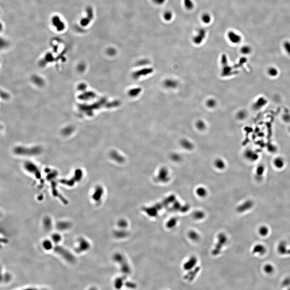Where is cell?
<instances>
[{
	"instance_id": "cell-20",
	"label": "cell",
	"mask_w": 290,
	"mask_h": 290,
	"mask_svg": "<svg viewBox=\"0 0 290 290\" xmlns=\"http://www.w3.org/2000/svg\"><path fill=\"white\" fill-rule=\"evenodd\" d=\"M267 72L269 76L272 78H275L277 77L278 74V70L274 66H271L268 68Z\"/></svg>"
},
{
	"instance_id": "cell-23",
	"label": "cell",
	"mask_w": 290,
	"mask_h": 290,
	"mask_svg": "<svg viewBox=\"0 0 290 290\" xmlns=\"http://www.w3.org/2000/svg\"><path fill=\"white\" fill-rule=\"evenodd\" d=\"M258 233L262 237H266L269 234V228L266 226H262L259 228Z\"/></svg>"
},
{
	"instance_id": "cell-15",
	"label": "cell",
	"mask_w": 290,
	"mask_h": 290,
	"mask_svg": "<svg viewBox=\"0 0 290 290\" xmlns=\"http://www.w3.org/2000/svg\"><path fill=\"white\" fill-rule=\"evenodd\" d=\"M285 160L284 158L280 156L275 158L273 161L274 166L278 169L283 168L285 165Z\"/></svg>"
},
{
	"instance_id": "cell-21",
	"label": "cell",
	"mask_w": 290,
	"mask_h": 290,
	"mask_svg": "<svg viewBox=\"0 0 290 290\" xmlns=\"http://www.w3.org/2000/svg\"><path fill=\"white\" fill-rule=\"evenodd\" d=\"M201 21L205 24H208L210 23L211 21V17L210 15L207 13H203L201 15Z\"/></svg>"
},
{
	"instance_id": "cell-33",
	"label": "cell",
	"mask_w": 290,
	"mask_h": 290,
	"mask_svg": "<svg viewBox=\"0 0 290 290\" xmlns=\"http://www.w3.org/2000/svg\"><path fill=\"white\" fill-rule=\"evenodd\" d=\"M173 17V14L170 11H167L165 12L164 15V19L167 21H170L172 19Z\"/></svg>"
},
{
	"instance_id": "cell-9",
	"label": "cell",
	"mask_w": 290,
	"mask_h": 290,
	"mask_svg": "<svg viewBox=\"0 0 290 290\" xmlns=\"http://www.w3.org/2000/svg\"><path fill=\"white\" fill-rule=\"evenodd\" d=\"M277 251L281 255H290V248L288 247L286 242H280L277 247Z\"/></svg>"
},
{
	"instance_id": "cell-2",
	"label": "cell",
	"mask_w": 290,
	"mask_h": 290,
	"mask_svg": "<svg viewBox=\"0 0 290 290\" xmlns=\"http://www.w3.org/2000/svg\"><path fill=\"white\" fill-rule=\"evenodd\" d=\"M221 63L222 66L221 75L223 77L230 76L236 74L235 72H234L233 70V68L229 65L228 63L227 57L226 54H222L221 57Z\"/></svg>"
},
{
	"instance_id": "cell-40",
	"label": "cell",
	"mask_w": 290,
	"mask_h": 290,
	"mask_svg": "<svg viewBox=\"0 0 290 290\" xmlns=\"http://www.w3.org/2000/svg\"><path fill=\"white\" fill-rule=\"evenodd\" d=\"M283 119H284V121L286 122H289L290 121V116L289 115H286V116H284Z\"/></svg>"
},
{
	"instance_id": "cell-12",
	"label": "cell",
	"mask_w": 290,
	"mask_h": 290,
	"mask_svg": "<svg viewBox=\"0 0 290 290\" xmlns=\"http://www.w3.org/2000/svg\"><path fill=\"white\" fill-rule=\"evenodd\" d=\"M266 252V249L265 246L261 244H256L254 246L252 250V253L255 255L262 256L265 254Z\"/></svg>"
},
{
	"instance_id": "cell-11",
	"label": "cell",
	"mask_w": 290,
	"mask_h": 290,
	"mask_svg": "<svg viewBox=\"0 0 290 290\" xmlns=\"http://www.w3.org/2000/svg\"><path fill=\"white\" fill-rule=\"evenodd\" d=\"M253 205V202L252 201L247 200L238 207L237 210L239 212H243L251 209Z\"/></svg>"
},
{
	"instance_id": "cell-26",
	"label": "cell",
	"mask_w": 290,
	"mask_h": 290,
	"mask_svg": "<svg viewBox=\"0 0 290 290\" xmlns=\"http://www.w3.org/2000/svg\"><path fill=\"white\" fill-rule=\"evenodd\" d=\"M70 224L67 222H62L58 223L57 227L60 230H65L67 229L70 227Z\"/></svg>"
},
{
	"instance_id": "cell-30",
	"label": "cell",
	"mask_w": 290,
	"mask_h": 290,
	"mask_svg": "<svg viewBox=\"0 0 290 290\" xmlns=\"http://www.w3.org/2000/svg\"><path fill=\"white\" fill-rule=\"evenodd\" d=\"M216 101L214 99L210 98L207 100L206 102L207 106L209 108H213L216 105Z\"/></svg>"
},
{
	"instance_id": "cell-38",
	"label": "cell",
	"mask_w": 290,
	"mask_h": 290,
	"mask_svg": "<svg viewBox=\"0 0 290 290\" xmlns=\"http://www.w3.org/2000/svg\"><path fill=\"white\" fill-rule=\"evenodd\" d=\"M193 216L195 219H202L203 217L204 213L202 212H201V211H197V212H196L194 213Z\"/></svg>"
},
{
	"instance_id": "cell-16",
	"label": "cell",
	"mask_w": 290,
	"mask_h": 290,
	"mask_svg": "<svg viewBox=\"0 0 290 290\" xmlns=\"http://www.w3.org/2000/svg\"><path fill=\"white\" fill-rule=\"evenodd\" d=\"M197 260L196 258L194 257H191L186 263L185 264L184 268L186 270H189L192 269L194 267L196 264Z\"/></svg>"
},
{
	"instance_id": "cell-25",
	"label": "cell",
	"mask_w": 290,
	"mask_h": 290,
	"mask_svg": "<svg viewBox=\"0 0 290 290\" xmlns=\"http://www.w3.org/2000/svg\"><path fill=\"white\" fill-rule=\"evenodd\" d=\"M183 5L187 10H192L194 7V4L192 0H183Z\"/></svg>"
},
{
	"instance_id": "cell-13",
	"label": "cell",
	"mask_w": 290,
	"mask_h": 290,
	"mask_svg": "<svg viewBox=\"0 0 290 290\" xmlns=\"http://www.w3.org/2000/svg\"><path fill=\"white\" fill-rule=\"evenodd\" d=\"M268 103V100L264 97H261L258 98L254 102L253 104V107L256 110H260L266 106Z\"/></svg>"
},
{
	"instance_id": "cell-29",
	"label": "cell",
	"mask_w": 290,
	"mask_h": 290,
	"mask_svg": "<svg viewBox=\"0 0 290 290\" xmlns=\"http://www.w3.org/2000/svg\"><path fill=\"white\" fill-rule=\"evenodd\" d=\"M251 48L249 46L245 45L242 46L240 49L241 53L244 55H248L251 53Z\"/></svg>"
},
{
	"instance_id": "cell-18",
	"label": "cell",
	"mask_w": 290,
	"mask_h": 290,
	"mask_svg": "<svg viewBox=\"0 0 290 290\" xmlns=\"http://www.w3.org/2000/svg\"><path fill=\"white\" fill-rule=\"evenodd\" d=\"M178 83L175 80L169 79L166 81L165 85L168 88L174 89L178 86Z\"/></svg>"
},
{
	"instance_id": "cell-22",
	"label": "cell",
	"mask_w": 290,
	"mask_h": 290,
	"mask_svg": "<svg viewBox=\"0 0 290 290\" xmlns=\"http://www.w3.org/2000/svg\"><path fill=\"white\" fill-rule=\"evenodd\" d=\"M44 227L47 231H50L52 227V222L49 217L45 218L43 221Z\"/></svg>"
},
{
	"instance_id": "cell-27",
	"label": "cell",
	"mask_w": 290,
	"mask_h": 290,
	"mask_svg": "<svg viewBox=\"0 0 290 290\" xmlns=\"http://www.w3.org/2000/svg\"><path fill=\"white\" fill-rule=\"evenodd\" d=\"M53 242L49 240H46L44 241L42 243V245L44 248L46 250H50L53 248Z\"/></svg>"
},
{
	"instance_id": "cell-19",
	"label": "cell",
	"mask_w": 290,
	"mask_h": 290,
	"mask_svg": "<svg viewBox=\"0 0 290 290\" xmlns=\"http://www.w3.org/2000/svg\"><path fill=\"white\" fill-rule=\"evenodd\" d=\"M265 171V167L262 164L258 166L256 170V176L257 178H261L263 176Z\"/></svg>"
},
{
	"instance_id": "cell-37",
	"label": "cell",
	"mask_w": 290,
	"mask_h": 290,
	"mask_svg": "<svg viewBox=\"0 0 290 290\" xmlns=\"http://www.w3.org/2000/svg\"><path fill=\"white\" fill-rule=\"evenodd\" d=\"M282 286L284 287H288L290 285V277H286L284 279L282 282Z\"/></svg>"
},
{
	"instance_id": "cell-24",
	"label": "cell",
	"mask_w": 290,
	"mask_h": 290,
	"mask_svg": "<svg viewBox=\"0 0 290 290\" xmlns=\"http://www.w3.org/2000/svg\"><path fill=\"white\" fill-rule=\"evenodd\" d=\"M199 270V268H195L194 271H192V272H190L189 273L187 274L186 276H185V279H187V280H192L193 279L195 278V276L197 274V272H198Z\"/></svg>"
},
{
	"instance_id": "cell-36",
	"label": "cell",
	"mask_w": 290,
	"mask_h": 290,
	"mask_svg": "<svg viewBox=\"0 0 290 290\" xmlns=\"http://www.w3.org/2000/svg\"><path fill=\"white\" fill-rule=\"evenodd\" d=\"M189 237L193 240H197L198 239L199 235L195 232L191 231L189 234Z\"/></svg>"
},
{
	"instance_id": "cell-34",
	"label": "cell",
	"mask_w": 290,
	"mask_h": 290,
	"mask_svg": "<svg viewBox=\"0 0 290 290\" xmlns=\"http://www.w3.org/2000/svg\"><path fill=\"white\" fill-rule=\"evenodd\" d=\"M283 47L285 51L288 55L290 56V42L289 41H285L283 44Z\"/></svg>"
},
{
	"instance_id": "cell-3",
	"label": "cell",
	"mask_w": 290,
	"mask_h": 290,
	"mask_svg": "<svg viewBox=\"0 0 290 290\" xmlns=\"http://www.w3.org/2000/svg\"><path fill=\"white\" fill-rule=\"evenodd\" d=\"M54 251L69 262L73 263L75 261V258L73 254L63 247L56 246L54 247Z\"/></svg>"
},
{
	"instance_id": "cell-14",
	"label": "cell",
	"mask_w": 290,
	"mask_h": 290,
	"mask_svg": "<svg viewBox=\"0 0 290 290\" xmlns=\"http://www.w3.org/2000/svg\"><path fill=\"white\" fill-rule=\"evenodd\" d=\"M52 24L56 27L58 31H62L63 30L64 28V23L58 17L55 16L52 18Z\"/></svg>"
},
{
	"instance_id": "cell-1",
	"label": "cell",
	"mask_w": 290,
	"mask_h": 290,
	"mask_svg": "<svg viewBox=\"0 0 290 290\" xmlns=\"http://www.w3.org/2000/svg\"><path fill=\"white\" fill-rule=\"evenodd\" d=\"M16 154L24 156H33L38 155L41 151V149L38 147H27L18 146L14 149Z\"/></svg>"
},
{
	"instance_id": "cell-7",
	"label": "cell",
	"mask_w": 290,
	"mask_h": 290,
	"mask_svg": "<svg viewBox=\"0 0 290 290\" xmlns=\"http://www.w3.org/2000/svg\"><path fill=\"white\" fill-rule=\"evenodd\" d=\"M227 241V237L225 234L221 233L218 236V242L215 245V249L213 250L212 254L217 255L221 252V248L223 247Z\"/></svg>"
},
{
	"instance_id": "cell-31",
	"label": "cell",
	"mask_w": 290,
	"mask_h": 290,
	"mask_svg": "<svg viewBox=\"0 0 290 290\" xmlns=\"http://www.w3.org/2000/svg\"><path fill=\"white\" fill-rule=\"evenodd\" d=\"M52 239L53 243L58 244L60 242L61 240V236L58 233H54L52 235Z\"/></svg>"
},
{
	"instance_id": "cell-8",
	"label": "cell",
	"mask_w": 290,
	"mask_h": 290,
	"mask_svg": "<svg viewBox=\"0 0 290 290\" xmlns=\"http://www.w3.org/2000/svg\"><path fill=\"white\" fill-rule=\"evenodd\" d=\"M227 37L229 41L233 44H239L241 41L242 38L241 35L233 31H228L227 34Z\"/></svg>"
},
{
	"instance_id": "cell-4",
	"label": "cell",
	"mask_w": 290,
	"mask_h": 290,
	"mask_svg": "<svg viewBox=\"0 0 290 290\" xmlns=\"http://www.w3.org/2000/svg\"><path fill=\"white\" fill-rule=\"evenodd\" d=\"M24 167L26 170L32 173L37 178L40 179L41 178V174L39 169L33 163L30 162H27L24 164Z\"/></svg>"
},
{
	"instance_id": "cell-35",
	"label": "cell",
	"mask_w": 290,
	"mask_h": 290,
	"mask_svg": "<svg viewBox=\"0 0 290 290\" xmlns=\"http://www.w3.org/2000/svg\"><path fill=\"white\" fill-rule=\"evenodd\" d=\"M196 125L197 129H198L199 130H203L205 127V125L204 122L201 120L197 121Z\"/></svg>"
},
{
	"instance_id": "cell-5",
	"label": "cell",
	"mask_w": 290,
	"mask_h": 290,
	"mask_svg": "<svg viewBox=\"0 0 290 290\" xmlns=\"http://www.w3.org/2000/svg\"><path fill=\"white\" fill-rule=\"evenodd\" d=\"M206 36V31L203 28H200L192 38L193 42L196 45H199L202 43Z\"/></svg>"
},
{
	"instance_id": "cell-6",
	"label": "cell",
	"mask_w": 290,
	"mask_h": 290,
	"mask_svg": "<svg viewBox=\"0 0 290 290\" xmlns=\"http://www.w3.org/2000/svg\"><path fill=\"white\" fill-rule=\"evenodd\" d=\"M82 173L81 170H77L75 172V174L71 178L68 180H60V183L62 184L68 186H72L76 182L79 181L82 178Z\"/></svg>"
},
{
	"instance_id": "cell-41",
	"label": "cell",
	"mask_w": 290,
	"mask_h": 290,
	"mask_svg": "<svg viewBox=\"0 0 290 290\" xmlns=\"http://www.w3.org/2000/svg\"><path fill=\"white\" fill-rule=\"evenodd\" d=\"M165 1V0H157V2L159 4H162L164 3Z\"/></svg>"
},
{
	"instance_id": "cell-17",
	"label": "cell",
	"mask_w": 290,
	"mask_h": 290,
	"mask_svg": "<svg viewBox=\"0 0 290 290\" xmlns=\"http://www.w3.org/2000/svg\"><path fill=\"white\" fill-rule=\"evenodd\" d=\"M78 247V251H82L88 249L89 247V244L87 241L84 239L80 240L79 241Z\"/></svg>"
},
{
	"instance_id": "cell-10",
	"label": "cell",
	"mask_w": 290,
	"mask_h": 290,
	"mask_svg": "<svg viewBox=\"0 0 290 290\" xmlns=\"http://www.w3.org/2000/svg\"><path fill=\"white\" fill-rule=\"evenodd\" d=\"M244 155L245 158L251 162H256L259 159V154L252 149H248L246 150Z\"/></svg>"
},
{
	"instance_id": "cell-32",
	"label": "cell",
	"mask_w": 290,
	"mask_h": 290,
	"mask_svg": "<svg viewBox=\"0 0 290 290\" xmlns=\"http://www.w3.org/2000/svg\"><path fill=\"white\" fill-rule=\"evenodd\" d=\"M247 116V113L244 111H239L237 114V117L240 120H244Z\"/></svg>"
},
{
	"instance_id": "cell-39",
	"label": "cell",
	"mask_w": 290,
	"mask_h": 290,
	"mask_svg": "<svg viewBox=\"0 0 290 290\" xmlns=\"http://www.w3.org/2000/svg\"><path fill=\"white\" fill-rule=\"evenodd\" d=\"M176 221H176V219H172L168 222V223L167 224V226L169 228H172L174 227L175 225L176 224Z\"/></svg>"
},
{
	"instance_id": "cell-28",
	"label": "cell",
	"mask_w": 290,
	"mask_h": 290,
	"mask_svg": "<svg viewBox=\"0 0 290 290\" xmlns=\"http://www.w3.org/2000/svg\"><path fill=\"white\" fill-rule=\"evenodd\" d=\"M274 266L272 264H266L264 266V270L265 273L267 274H271L274 271Z\"/></svg>"
}]
</instances>
